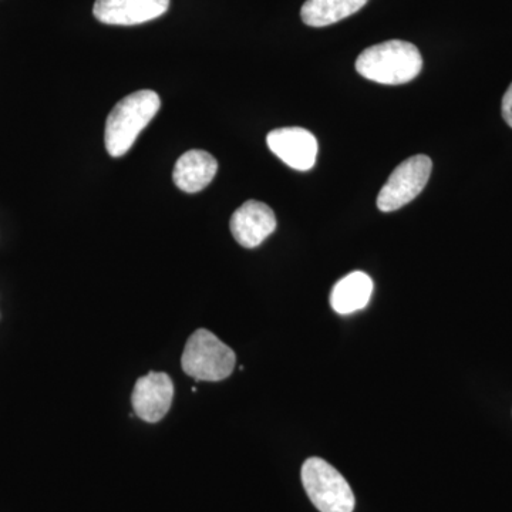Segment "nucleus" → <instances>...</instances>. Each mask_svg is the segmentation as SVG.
<instances>
[{"label": "nucleus", "instance_id": "20e7f679", "mask_svg": "<svg viewBox=\"0 0 512 512\" xmlns=\"http://www.w3.org/2000/svg\"><path fill=\"white\" fill-rule=\"evenodd\" d=\"M302 484L320 512H353L356 500L345 477L328 461L312 457L302 467Z\"/></svg>", "mask_w": 512, "mask_h": 512}, {"label": "nucleus", "instance_id": "7ed1b4c3", "mask_svg": "<svg viewBox=\"0 0 512 512\" xmlns=\"http://www.w3.org/2000/svg\"><path fill=\"white\" fill-rule=\"evenodd\" d=\"M181 365L198 382H221L234 372L237 356L210 330L198 329L185 345Z\"/></svg>", "mask_w": 512, "mask_h": 512}, {"label": "nucleus", "instance_id": "f257e3e1", "mask_svg": "<svg viewBox=\"0 0 512 512\" xmlns=\"http://www.w3.org/2000/svg\"><path fill=\"white\" fill-rule=\"evenodd\" d=\"M423 69V57L419 49L403 40H389L366 49L356 60L360 76L380 84H404L412 82Z\"/></svg>", "mask_w": 512, "mask_h": 512}, {"label": "nucleus", "instance_id": "39448f33", "mask_svg": "<svg viewBox=\"0 0 512 512\" xmlns=\"http://www.w3.org/2000/svg\"><path fill=\"white\" fill-rule=\"evenodd\" d=\"M433 170L427 156H413L403 161L390 175L377 197V207L383 212H393L412 202L424 190Z\"/></svg>", "mask_w": 512, "mask_h": 512}, {"label": "nucleus", "instance_id": "1a4fd4ad", "mask_svg": "<svg viewBox=\"0 0 512 512\" xmlns=\"http://www.w3.org/2000/svg\"><path fill=\"white\" fill-rule=\"evenodd\" d=\"M231 232L241 247H259L276 229L274 211L259 201H247L234 212L231 218Z\"/></svg>", "mask_w": 512, "mask_h": 512}, {"label": "nucleus", "instance_id": "9d476101", "mask_svg": "<svg viewBox=\"0 0 512 512\" xmlns=\"http://www.w3.org/2000/svg\"><path fill=\"white\" fill-rule=\"evenodd\" d=\"M218 163L207 151L191 150L178 158L173 180L180 190L194 194L207 188L217 175Z\"/></svg>", "mask_w": 512, "mask_h": 512}, {"label": "nucleus", "instance_id": "6e6552de", "mask_svg": "<svg viewBox=\"0 0 512 512\" xmlns=\"http://www.w3.org/2000/svg\"><path fill=\"white\" fill-rule=\"evenodd\" d=\"M170 0H96L93 13L101 23L134 26L163 16Z\"/></svg>", "mask_w": 512, "mask_h": 512}, {"label": "nucleus", "instance_id": "f03ea898", "mask_svg": "<svg viewBox=\"0 0 512 512\" xmlns=\"http://www.w3.org/2000/svg\"><path fill=\"white\" fill-rule=\"evenodd\" d=\"M160 107V96L153 90H140L120 100L111 110L104 131V143L110 156L119 158L127 154Z\"/></svg>", "mask_w": 512, "mask_h": 512}, {"label": "nucleus", "instance_id": "9b49d317", "mask_svg": "<svg viewBox=\"0 0 512 512\" xmlns=\"http://www.w3.org/2000/svg\"><path fill=\"white\" fill-rule=\"evenodd\" d=\"M373 293V281L365 272H350L340 279L330 293V305L339 315H350L362 311Z\"/></svg>", "mask_w": 512, "mask_h": 512}, {"label": "nucleus", "instance_id": "423d86ee", "mask_svg": "<svg viewBox=\"0 0 512 512\" xmlns=\"http://www.w3.org/2000/svg\"><path fill=\"white\" fill-rule=\"evenodd\" d=\"M269 150L293 170L308 171L318 157V140L301 127H285L271 131L266 137Z\"/></svg>", "mask_w": 512, "mask_h": 512}, {"label": "nucleus", "instance_id": "f8f14e48", "mask_svg": "<svg viewBox=\"0 0 512 512\" xmlns=\"http://www.w3.org/2000/svg\"><path fill=\"white\" fill-rule=\"evenodd\" d=\"M367 2L369 0H306L301 16L305 25L325 28L355 15Z\"/></svg>", "mask_w": 512, "mask_h": 512}, {"label": "nucleus", "instance_id": "0eeeda50", "mask_svg": "<svg viewBox=\"0 0 512 512\" xmlns=\"http://www.w3.org/2000/svg\"><path fill=\"white\" fill-rule=\"evenodd\" d=\"M174 397L173 380L167 373L150 372L140 377L131 394L134 412L147 423H158L167 416Z\"/></svg>", "mask_w": 512, "mask_h": 512}, {"label": "nucleus", "instance_id": "ddd939ff", "mask_svg": "<svg viewBox=\"0 0 512 512\" xmlns=\"http://www.w3.org/2000/svg\"><path fill=\"white\" fill-rule=\"evenodd\" d=\"M503 117L508 126L512 128V84L503 97Z\"/></svg>", "mask_w": 512, "mask_h": 512}]
</instances>
